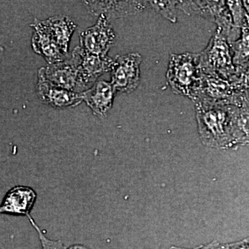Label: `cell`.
Returning <instances> with one entry per match:
<instances>
[{
	"label": "cell",
	"mask_w": 249,
	"mask_h": 249,
	"mask_svg": "<svg viewBox=\"0 0 249 249\" xmlns=\"http://www.w3.org/2000/svg\"><path fill=\"white\" fill-rule=\"evenodd\" d=\"M242 88L249 89V66L241 73L238 83Z\"/></svg>",
	"instance_id": "22"
},
{
	"label": "cell",
	"mask_w": 249,
	"mask_h": 249,
	"mask_svg": "<svg viewBox=\"0 0 249 249\" xmlns=\"http://www.w3.org/2000/svg\"><path fill=\"white\" fill-rule=\"evenodd\" d=\"M204 247H199V248L196 249H204ZM170 249H187L180 248V247H172L171 248H170Z\"/></svg>",
	"instance_id": "24"
},
{
	"label": "cell",
	"mask_w": 249,
	"mask_h": 249,
	"mask_svg": "<svg viewBox=\"0 0 249 249\" xmlns=\"http://www.w3.org/2000/svg\"><path fill=\"white\" fill-rule=\"evenodd\" d=\"M38 71L52 84L68 91L82 93L88 90L82 81L79 58L75 49L71 56L63 61L42 67Z\"/></svg>",
	"instance_id": "4"
},
{
	"label": "cell",
	"mask_w": 249,
	"mask_h": 249,
	"mask_svg": "<svg viewBox=\"0 0 249 249\" xmlns=\"http://www.w3.org/2000/svg\"><path fill=\"white\" fill-rule=\"evenodd\" d=\"M221 248L222 249H249V237L239 242L221 245Z\"/></svg>",
	"instance_id": "21"
},
{
	"label": "cell",
	"mask_w": 249,
	"mask_h": 249,
	"mask_svg": "<svg viewBox=\"0 0 249 249\" xmlns=\"http://www.w3.org/2000/svg\"><path fill=\"white\" fill-rule=\"evenodd\" d=\"M31 25L36 26L45 31L59 46L64 53L68 54L69 46L76 25L70 18L56 16L45 20L36 19Z\"/></svg>",
	"instance_id": "12"
},
{
	"label": "cell",
	"mask_w": 249,
	"mask_h": 249,
	"mask_svg": "<svg viewBox=\"0 0 249 249\" xmlns=\"http://www.w3.org/2000/svg\"><path fill=\"white\" fill-rule=\"evenodd\" d=\"M204 249H222L221 245L217 242L214 241L209 245L204 246Z\"/></svg>",
	"instance_id": "23"
},
{
	"label": "cell",
	"mask_w": 249,
	"mask_h": 249,
	"mask_svg": "<svg viewBox=\"0 0 249 249\" xmlns=\"http://www.w3.org/2000/svg\"><path fill=\"white\" fill-rule=\"evenodd\" d=\"M195 103L199 133L203 143L214 148L234 145L232 133L233 109L228 106Z\"/></svg>",
	"instance_id": "1"
},
{
	"label": "cell",
	"mask_w": 249,
	"mask_h": 249,
	"mask_svg": "<svg viewBox=\"0 0 249 249\" xmlns=\"http://www.w3.org/2000/svg\"><path fill=\"white\" fill-rule=\"evenodd\" d=\"M90 12L96 16L109 18H122L142 12L147 9L149 1H85Z\"/></svg>",
	"instance_id": "13"
},
{
	"label": "cell",
	"mask_w": 249,
	"mask_h": 249,
	"mask_svg": "<svg viewBox=\"0 0 249 249\" xmlns=\"http://www.w3.org/2000/svg\"><path fill=\"white\" fill-rule=\"evenodd\" d=\"M28 219H29L33 227L35 228L36 231H37V233H38L39 237H40L41 245H42V249H88L83 246L80 245H74L72 247H66L64 244L62 243L61 241H54L49 240L47 238L43 232L40 230V228L34 222V219L31 217V215L28 216Z\"/></svg>",
	"instance_id": "18"
},
{
	"label": "cell",
	"mask_w": 249,
	"mask_h": 249,
	"mask_svg": "<svg viewBox=\"0 0 249 249\" xmlns=\"http://www.w3.org/2000/svg\"><path fill=\"white\" fill-rule=\"evenodd\" d=\"M115 37L109 19L101 15L94 25L80 34V47L91 53L107 55Z\"/></svg>",
	"instance_id": "6"
},
{
	"label": "cell",
	"mask_w": 249,
	"mask_h": 249,
	"mask_svg": "<svg viewBox=\"0 0 249 249\" xmlns=\"http://www.w3.org/2000/svg\"><path fill=\"white\" fill-rule=\"evenodd\" d=\"M74 49L79 58L82 81L87 89L103 73L111 71L112 69L114 60L107 55L91 53L80 47H76Z\"/></svg>",
	"instance_id": "10"
},
{
	"label": "cell",
	"mask_w": 249,
	"mask_h": 249,
	"mask_svg": "<svg viewBox=\"0 0 249 249\" xmlns=\"http://www.w3.org/2000/svg\"><path fill=\"white\" fill-rule=\"evenodd\" d=\"M199 62L203 73L216 75L224 79L232 74L234 67L231 49L220 28L217 27L209 45L199 53Z\"/></svg>",
	"instance_id": "3"
},
{
	"label": "cell",
	"mask_w": 249,
	"mask_h": 249,
	"mask_svg": "<svg viewBox=\"0 0 249 249\" xmlns=\"http://www.w3.org/2000/svg\"><path fill=\"white\" fill-rule=\"evenodd\" d=\"M233 144H249V107L234 110L232 115Z\"/></svg>",
	"instance_id": "16"
},
{
	"label": "cell",
	"mask_w": 249,
	"mask_h": 249,
	"mask_svg": "<svg viewBox=\"0 0 249 249\" xmlns=\"http://www.w3.org/2000/svg\"><path fill=\"white\" fill-rule=\"evenodd\" d=\"M36 199L37 194L30 187L15 186L5 196L0 205V214L28 217L31 215Z\"/></svg>",
	"instance_id": "11"
},
{
	"label": "cell",
	"mask_w": 249,
	"mask_h": 249,
	"mask_svg": "<svg viewBox=\"0 0 249 249\" xmlns=\"http://www.w3.org/2000/svg\"><path fill=\"white\" fill-rule=\"evenodd\" d=\"M142 62V55L137 53L116 57L111 70V83L116 92L130 93L137 89Z\"/></svg>",
	"instance_id": "5"
},
{
	"label": "cell",
	"mask_w": 249,
	"mask_h": 249,
	"mask_svg": "<svg viewBox=\"0 0 249 249\" xmlns=\"http://www.w3.org/2000/svg\"><path fill=\"white\" fill-rule=\"evenodd\" d=\"M201 76L199 53H183L170 55L166 78L174 92L194 101Z\"/></svg>",
	"instance_id": "2"
},
{
	"label": "cell",
	"mask_w": 249,
	"mask_h": 249,
	"mask_svg": "<svg viewBox=\"0 0 249 249\" xmlns=\"http://www.w3.org/2000/svg\"><path fill=\"white\" fill-rule=\"evenodd\" d=\"M233 96L232 85L227 79L201 72L199 88L193 102L227 106Z\"/></svg>",
	"instance_id": "7"
},
{
	"label": "cell",
	"mask_w": 249,
	"mask_h": 249,
	"mask_svg": "<svg viewBox=\"0 0 249 249\" xmlns=\"http://www.w3.org/2000/svg\"><path fill=\"white\" fill-rule=\"evenodd\" d=\"M150 6L170 22L175 23L178 20V1H150Z\"/></svg>",
	"instance_id": "17"
},
{
	"label": "cell",
	"mask_w": 249,
	"mask_h": 249,
	"mask_svg": "<svg viewBox=\"0 0 249 249\" xmlns=\"http://www.w3.org/2000/svg\"><path fill=\"white\" fill-rule=\"evenodd\" d=\"M116 91L111 82L101 80L81 93L83 101L98 116H105L110 110Z\"/></svg>",
	"instance_id": "14"
},
{
	"label": "cell",
	"mask_w": 249,
	"mask_h": 249,
	"mask_svg": "<svg viewBox=\"0 0 249 249\" xmlns=\"http://www.w3.org/2000/svg\"><path fill=\"white\" fill-rule=\"evenodd\" d=\"M31 27L35 30L31 39L32 48L36 53L45 59L48 65L62 62L69 58L68 54L64 53L47 33L36 26Z\"/></svg>",
	"instance_id": "15"
},
{
	"label": "cell",
	"mask_w": 249,
	"mask_h": 249,
	"mask_svg": "<svg viewBox=\"0 0 249 249\" xmlns=\"http://www.w3.org/2000/svg\"><path fill=\"white\" fill-rule=\"evenodd\" d=\"M234 49L236 52L235 62L242 61L249 55V26L242 27L240 42L236 44Z\"/></svg>",
	"instance_id": "20"
},
{
	"label": "cell",
	"mask_w": 249,
	"mask_h": 249,
	"mask_svg": "<svg viewBox=\"0 0 249 249\" xmlns=\"http://www.w3.org/2000/svg\"><path fill=\"white\" fill-rule=\"evenodd\" d=\"M242 1H227L229 12L231 14L232 21L235 27H245V23L247 22V14L245 13V6Z\"/></svg>",
	"instance_id": "19"
},
{
	"label": "cell",
	"mask_w": 249,
	"mask_h": 249,
	"mask_svg": "<svg viewBox=\"0 0 249 249\" xmlns=\"http://www.w3.org/2000/svg\"><path fill=\"white\" fill-rule=\"evenodd\" d=\"M36 91L42 102L55 108L76 107L83 101L81 93L72 92L52 84L40 71L37 72Z\"/></svg>",
	"instance_id": "8"
},
{
	"label": "cell",
	"mask_w": 249,
	"mask_h": 249,
	"mask_svg": "<svg viewBox=\"0 0 249 249\" xmlns=\"http://www.w3.org/2000/svg\"><path fill=\"white\" fill-rule=\"evenodd\" d=\"M227 1H178V9L187 15L200 16L216 23L224 32L228 27Z\"/></svg>",
	"instance_id": "9"
}]
</instances>
